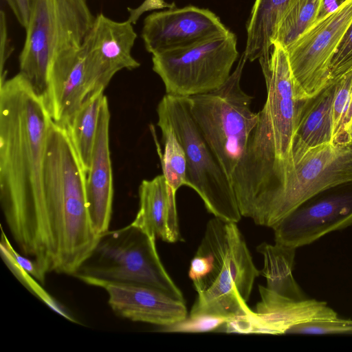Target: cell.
Segmentation results:
<instances>
[{
	"label": "cell",
	"instance_id": "34",
	"mask_svg": "<svg viewBox=\"0 0 352 352\" xmlns=\"http://www.w3.org/2000/svg\"><path fill=\"white\" fill-rule=\"evenodd\" d=\"M347 142L352 143V120L347 131Z\"/></svg>",
	"mask_w": 352,
	"mask_h": 352
},
{
	"label": "cell",
	"instance_id": "6",
	"mask_svg": "<svg viewBox=\"0 0 352 352\" xmlns=\"http://www.w3.org/2000/svg\"><path fill=\"white\" fill-rule=\"evenodd\" d=\"M247 60L243 53L219 89L188 97L193 119L230 179L259 117L251 109L252 96L241 86Z\"/></svg>",
	"mask_w": 352,
	"mask_h": 352
},
{
	"label": "cell",
	"instance_id": "28",
	"mask_svg": "<svg viewBox=\"0 0 352 352\" xmlns=\"http://www.w3.org/2000/svg\"><path fill=\"white\" fill-rule=\"evenodd\" d=\"M287 333L352 334V320L335 318L300 323L291 327Z\"/></svg>",
	"mask_w": 352,
	"mask_h": 352
},
{
	"label": "cell",
	"instance_id": "11",
	"mask_svg": "<svg viewBox=\"0 0 352 352\" xmlns=\"http://www.w3.org/2000/svg\"><path fill=\"white\" fill-rule=\"evenodd\" d=\"M351 225L352 181H349L316 193L272 228L275 243L296 249Z\"/></svg>",
	"mask_w": 352,
	"mask_h": 352
},
{
	"label": "cell",
	"instance_id": "4",
	"mask_svg": "<svg viewBox=\"0 0 352 352\" xmlns=\"http://www.w3.org/2000/svg\"><path fill=\"white\" fill-rule=\"evenodd\" d=\"M87 0H32L19 70L43 95L50 66L76 52L94 25Z\"/></svg>",
	"mask_w": 352,
	"mask_h": 352
},
{
	"label": "cell",
	"instance_id": "5",
	"mask_svg": "<svg viewBox=\"0 0 352 352\" xmlns=\"http://www.w3.org/2000/svg\"><path fill=\"white\" fill-rule=\"evenodd\" d=\"M155 239L131 223L108 230L74 276L102 288L111 283L148 285L185 301L160 260Z\"/></svg>",
	"mask_w": 352,
	"mask_h": 352
},
{
	"label": "cell",
	"instance_id": "30",
	"mask_svg": "<svg viewBox=\"0 0 352 352\" xmlns=\"http://www.w3.org/2000/svg\"><path fill=\"white\" fill-rule=\"evenodd\" d=\"M352 70V23L342 37L330 65L329 80Z\"/></svg>",
	"mask_w": 352,
	"mask_h": 352
},
{
	"label": "cell",
	"instance_id": "20",
	"mask_svg": "<svg viewBox=\"0 0 352 352\" xmlns=\"http://www.w3.org/2000/svg\"><path fill=\"white\" fill-rule=\"evenodd\" d=\"M197 297L190 316L210 315L228 319L253 312L240 294L231 269L225 263H214L203 279L193 282Z\"/></svg>",
	"mask_w": 352,
	"mask_h": 352
},
{
	"label": "cell",
	"instance_id": "27",
	"mask_svg": "<svg viewBox=\"0 0 352 352\" xmlns=\"http://www.w3.org/2000/svg\"><path fill=\"white\" fill-rule=\"evenodd\" d=\"M0 250L1 257L5 263L10 269V271L14 273V276L28 288V290L32 292L34 295L39 298L56 312L62 315L68 320L76 322L70 315L65 313V311L58 306L56 301H54V300L41 287H40L38 282L36 279L17 263L10 254L6 247L1 243Z\"/></svg>",
	"mask_w": 352,
	"mask_h": 352
},
{
	"label": "cell",
	"instance_id": "33",
	"mask_svg": "<svg viewBox=\"0 0 352 352\" xmlns=\"http://www.w3.org/2000/svg\"><path fill=\"white\" fill-rule=\"evenodd\" d=\"M19 23L25 28L28 23L32 0H4Z\"/></svg>",
	"mask_w": 352,
	"mask_h": 352
},
{
	"label": "cell",
	"instance_id": "21",
	"mask_svg": "<svg viewBox=\"0 0 352 352\" xmlns=\"http://www.w3.org/2000/svg\"><path fill=\"white\" fill-rule=\"evenodd\" d=\"M294 0H255L247 24L243 53L254 61L270 51L278 25Z\"/></svg>",
	"mask_w": 352,
	"mask_h": 352
},
{
	"label": "cell",
	"instance_id": "25",
	"mask_svg": "<svg viewBox=\"0 0 352 352\" xmlns=\"http://www.w3.org/2000/svg\"><path fill=\"white\" fill-rule=\"evenodd\" d=\"M157 118V125L160 129L164 142V151L161 155L162 174L168 185L177 192L181 186H186V155L169 123L162 117Z\"/></svg>",
	"mask_w": 352,
	"mask_h": 352
},
{
	"label": "cell",
	"instance_id": "7",
	"mask_svg": "<svg viewBox=\"0 0 352 352\" xmlns=\"http://www.w3.org/2000/svg\"><path fill=\"white\" fill-rule=\"evenodd\" d=\"M157 116L171 126L186 159V186L193 189L215 217L237 223L241 218L230 179L199 130L188 97L164 95Z\"/></svg>",
	"mask_w": 352,
	"mask_h": 352
},
{
	"label": "cell",
	"instance_id": "14",
	"mask_svg": "<svg viewBox=\"0 0 352 352\" xmlns=\"http://www.w3.org/2000/svg\"><path fill=\"white\" fill-rule=\"evenodd\" d=\"M102 288L107 291L108 303L113 311L131 321L164 327L188 316L185 301L153 287L111 283Z\"/></svg>",
	"mask_w": 352,
	"mask_h": 352
},
{
	"label": "cell",
	"instance_id": "31",
	"mask_svg": "<svg viewBox=\"0 0 352 352\" xmlns=\"http://www.w3.org/2000/svg\"><path fill=\"white\" fill-rule=\"evenodd\" d=\"M0 83H1L6 79L4 67L12 51L9 44L6 14L2 10L0 13Z\"/></svg>",
	"mask_w": 352,
	"mask_h": 352
},
{
	"label": "cell",
	"instance_id": "24",
	"mask_svg": "<svg viewBox=\"0 0 352 352\" xmlns=\"http://www.w3.org/2000/svg\"><path fill=\"white\" fill-rule=\"evenodd\" d=\"M322 0H294L280 21L273 43L285 49L316 21Z\"/></svg>",
	"mask_w": 352,
	"mask_h": 352
},
{
	"label": "cell",
	"instance_id": "10",
	"mask_svg": "<svg viewBox=\"0 0 352 352\" xmlns=\"http://www.w3.org/2000/svg\"><path fill=\"white\" fill-rule=\"evenodd\" d=\"M351 23L352 0H346L286 48L298 100L314 97L329 82L332 58Z\"/></svg>",
	"mask_w": 352,
	"mask_h": 352
},
{
	"label": "cell",
	"instance_id": "12",
	"mask_svg": "<svg viewBox=\"0 0 352 352\" xmlns=\"http://www.w3.org/2000/svg\"><path fill=\"white\" fill-rule=\"evenodd\" d=\"M136 38L133 24L128 20L116 21L102 13L96 15L82 45L88 95L104 91L119 71L140 67L132 55Z\"/></svg>",
	"mask_w": 352,
	"mask_h": 352
},
{
	"label": "cell",
	"instance_id": "23",
	"mask_svg": "<svg viewBox=\"0 0 352 352\" xmlns=\"http://www.w3.org/2000/svg\"><path fill=\"white\" fill-rule=\"evenodd\" d=\"M104 91L89 95L65 126L87 173L95 142Z\"/></svg>",
	"mask_w": 352,
	"mask_h": 352
},
{
	"label": "cell",
	"instance_id": "15",
	"mask_svg": "<svg viewBox=\"0 0 352 352\" xmlns=\"http://www.w3.org/2000/svg\"><path fill=\"white\" fill-rule=\"evenodd\" d=\"M110 111L104 96L99 113L91 164L86 177V193L92 227L100 235L109 230L112 213L113 178L109 150Z\"/></svg>",
	"mask_w": 352,
	"mask_h": 352
},
{
	"label": "cell",
	"instance_id": "17",
	"mask_svg": "<svg viewBox=\"0 0 352 352\" xmlns=\"http://www.w3.org/2000/svg\"><path fill=\"white\" fill-rule=\"evenodd\" d=\"M199 248L209 252L214 258L223 259L230 264L236 287L242 298L248 300L260 271L253 263L236 223L215 217L211 219Z\"/></svg>",
	"mask_w": 352,
	"mask_h": 352
},
{
	"label": "cell",
	"instance_id": "13",
	"mask_svg": "<svg viewBox=\"0 0 352 352\" xmlns=\"http://www.w3.org/2000/svg\"><path fill=\"white\" fill-rule=\"evenodd\" d=\"M230 31L208 9L195 6L153 12L144 21L142 38L151 54L187 47Z\"/></svg>",
	"mask_w": 352,
	"mask_h": 352
},
{
	"label": "cell",
	"instance_id": "19",
	"mask_svg": "<svg viewBox=\"0 0 352 352\" xmlns=\"http://www.w3.org/2000/svg\"><path fill=\"white\" fill-rule=\"evenodd\" d=\"M338 80H330L316 96L301 100L292 140L291 164L298 162L311 148L333 144L332 107Z\"/></svg>",
	"mask_w": 352,
	"mask_h": 352
},
{
	"label": "cell",
	"instance_id": "16",
	"mask_svg": "<svg viewBox=\"0 0 352 352\" xmlns=\"http://www.w3.org/2000/svg\"><path fill=\"white\" fill-rule=\"evenodd\" d=\"M261 300L252 315L254 333L284 334L294 325L337 318V313L323 301L295 300L258 285Z\"/></svg>",
	"mask_w": 352,
	"mask_h": 352
},
{
	"label": "cell",
	"instance_id": "1",
	"mask_svg": "<svg viewBox=\"0 0 352 352\" xmlns=\"http://www.w3.org/2000/svg\"><path fill=\"white\" fill-rule=\"evenodd\" d=\"M52 118L21 72L0 83V202L19 250L33 260L44 219V158Z\"/></svg>",
	"mask_w": 352,
	"mask_h": 352
},
{
	"label": "cell",
	"instance_id": "8",
	"mask_svg": "<svg viewBox=\"0 0 352 352\" xmlns=\"http://www.w3.org/2000/svg\"><path fill=\"white\" fill-rule=\"evenodd\" d=\"M349 181H352V143L311 148L279 173L253 221L272 228L316 193Z\"/></svg>",
	"mask_w": 352,
	"mask_h": 352
},
{
	"label": "cell",
	"instance_id": "3",
	"mask_svg": "<svg viewBox=\"0 0 352 352\" xmlns=\"http://www.w3.org/2000/svg\"><path fill=\"white\" fill-rule=\"evenodd\" d=\"M260 65L267 97L230 182L241 216L249 218L263 201L291 152L300 105L288 56L275 52Z\"/></svg>",
	"mask_w": 352,
	"mask_h": 352
},
{
	"label": "cell",
	"instance_id": "2",
	"mask_svg": "<svg viewBox=\"0 0 352 352\" xmlns=\"http://www.w3.org/2000/svg\"><path fill=\"white\" fill-rule=\"evenodd\" d=\"M86 177L67 129L52 120L45 148L44 219L33 259L45 274L74 276L99 240L89 217Z\"/></svg>",
	"mask_w": 352,
	"mask_h": 352
},
{
	"label": "cell",
	"instance_id": "22",
	"mask_svg": "<svg viewBox=\"0 0 352 352\" xmlns=\"http://www.w3.org/2000/svg\"><path fill=\"white\" fill-rule=\"evenodd\" d=\"M296 248L263 243L256 250L263 256L264 267L260 272L267 280V288L285 297L302 300L307 298L292 274Z\"/></svg>",
	"mask_w": 352,
	"mask_h": 352
},
{
	"label": "cell",
	"instance_id": "18",
	"mask_svg": "<svg viewBox=\"0 0 352 352\" xmlns=\"http://www.w3.org/2000/svg\"><path fill=\"white\" fill-rule=\"evenodd\" d=\"M175 196L163 174L143 180L139 186V210L131 224L165 242L181 240Z\"/></svg>",
	"mask_w": 352,
	"mask_h": 352
},
{
	"label": "cell",
	"instance_id": "26",
	"mask_svg": "<svg viewBox=\"0 0 352 352\" xmlns=\"http://www.w3.org/2000/svg\"><path fill=\"white\" fill-rule=\"evenodd\" d=\"M333 143L346 144L347 131L352 120V70L339 78L332 107Z\"/></svg>",
	"mask_w": 352,
	"mask_h": 352
},
{
	"label": "cell",
	"instance_id": "9",
	"mask_svg": "<svg viewBox=\"0 0 352 352\" xmlns=\"http://www.w3.org/2000/svg\"><path fill=\"white\" fill-rule=\"evenodd\" d=\"M239 52L231 31L193 45L152 54L153 70L166 94L190 97L221 87L231 74Z\"/></svg>",
	"mask_w": 352,
	"mask_h": 352
},
{
	"label": "cell",
	"instance_id": "29",
	"mask_svg": "<svg viewBox=\"0 0 352 352\" xmlns=\"http://www.w3.org/2000/svg\"><path fill=\"white\" fill-rule=\"evenodd\" d=\"M228 319L210 315L187 316L162 330L172 332H208L218 330Z\"/></svg>",
	"mask_w": 352,
	"mask_h": 352
},
{
	"label": "cell",
	"instance_id": "32",
	"mask_svg": "<svg viewBox=\"0 0 352 352\" xmlns=\"http://www.w3.org/2000/svg\"><path fill=\"white\" fill-rule=\"evenodd\" d=\"M164 8H175V4L168 3L164 0H144L135 8H128L129 15L127 20L133 25L144 12Z\"/></svg>",
	"mask_w": 352,
	"mask_h": 352
}]
</instances>
